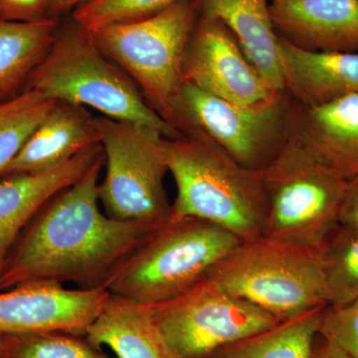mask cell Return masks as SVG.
Returning a JSON list of instances; mask_svg holds the SVG:
<instances>
[{"mask_svg":"<svg viewBox=\"0 0 358 358\" xmlns=\"http://www.w3.org/2000/svg\"><path fill=\"white\" fill-rule=\"evenodd\" d=\"M105 155L74 185L54 195L31 219L0 275V291L20 285L102 286L155 227L103 213L99 178Z\"/></svg>","mask_w":358,"mask_h":358,"instance_id":"cell-1","label":"cell"},{"mask_svg":"<svg viewBox=\"0 0 358 358\" xmlns=\"http://www.w3.org/2000/svg\"><path fill=\"white\" fill-rule=\"evenodd\" d=\"M176 182L171 217H196L232 233L241 242L265 234L268 195L262 171H251L201 136L164 138Z\"/></svg>","mask_w":358,"mask_h":358,"instance_id":"cell-2","label":"cell"},{"mask_svg":"<svg viewBox=\"0 0 358 358\" xmlns=\"http://www.w3.org/2000/svg\"><path fill=\"white\" fill-rule=\"evenodd\" d=\"M25 90L56 102L92 108L110 119L145 124L166 138L183 136L150 107L133 80L71 15L60 20L48 53Z\"/></svg>","mask_w":358,"mask_h":358,"instance_id":"cell-3","label":"cell"},{"mask_svg":"<svg viewBox=\"0 0 358 358\" xmlns=\"http://www.w3.org/2000/svg\"><path fill=\"white\" fill-rule=\"evenodd\" d=\"M240 243L203 219L171 217L150 231L103 285L113 296L140 305L164 303L203 282Z\"/></svg>","mask_w":358,"mask_h":358,"instance_id":"cell-4","label":"cell"},{"mask_svg":"<svg viewBox=\"0 0 358 358\" xmlns=\"http://www.w3.org/2000/svg\"><path fill=\"white\" fill-rule=\"evenodd\" d=\"M208 278L280 322L329 306L317 249L275 238L241 242Z\"/></svg>","mask_w":358,"mask_h":358,"instance_id":"cell-5","label":"cell"},{"mask_svg":"<svg viewBox=\"0 0 358 358\" xmlns=\"http://www.w3.org/2000/svg\"><path fill=\"white\" fill-rule=\"evenodd\" d=\"M199 17L195 0H178L147 17L92 33L101 51L133 80L166 121L185 84L183 62Z\"/></svg>","mask_w":358,"mask_h":358,"instance_id":"cell-6","label":"cell"},{"mask_svg":"<svg viewBox=\"0 0 358 358\" xmlns=\"http://www.w3.org/2000/svg\"><path fill=\"white\" fill-rule=\"evenodd\" d=\"M291 106L286 90L265 102L239 105L185 83L166 121L183 136L215 143L242 166L263 171L288 141Z\"/></svg>","mask_w":358,"mask_h":358,"instance_id":"cell-7","label":"cell"},{"mask_svg":"<svg viewBox=\"0 0 358 358\" xmlns=\"http://www.w3.org/2000/svg\"><path fill=\"white\" fill-rule=\"evenodd\" d=\"M105 155L99 199L110 217L157 227L171 217L164 136L138 122L95 117Z\"/></svg>","mask_w":358,"mask_h":358,"instance_id":"cell-8","label":"cell"},{"mask_svg":"<svg viewBox=\"0 0 358 358\" xmlns=\"http://www.w3.org/2000/svg\"><path fill=\"white\" fill-rule=\"evenodd\" d=\"M262 174L268 204L264 236L319 249L339 223L346 180L289 141Z\"/></svg>","mask_w":358,"mask_h":358,"instance_id":"cell-9","label":"cell"},{"mask_svg":"<svg viewBox=\"0 0 358 358\" xmlns=\"http://www.w3.org/2000/svg\"><path fill=\"white\" fill-rule=\"evenodd\" d=\"M145 307L178 358H208L281 322L209 278L178 298Z\"/></svg>","mask_w":358,"mask_h":358,"instance_id":"cell-10","label":"cell"},{"mask_svg":"<svg viewBox=\"0 0 358 358\" xmlns=\"http://www.w3.org/2000/svg\"><path fill=\"white\" fill-rule=\"evenodd\" d=\"M183 80L239 105L265 102L282 92L257 72L222 21L203 16H199L186 49Z\"/></svg>","mask_w":358,"mask_h":358,"instance_id":"cell-11","label":"cell"},{"mask_svg":"<svg viewBox=\"0 0 358 358\" xmlns=\"http://www.w3.org/2000/svg\"><path fill=\"white\" fill-rule=\"evenodd\" d=\"M110 296L103 285L68 289L31 282L0 291V333L64 331L85 336Z\"/></svg>","mask_w":358,"mask_h":358,"instance_id":"cell-12","label":"cell"},{"mask_svg":"<svg viewBox=\"0 0 358 358\" xmlns=\"http://www.w3.org/2000/svg\"><path fill=\"white\" fill-rule=\"evenodd\" d=\"M288 141L338 178L358 176V94L320 106L292 99Z\"/></svg>","mask_w":358,"mask_h":358,"instance_id":"cell-13","label":"cell"},{"mask_svg":"<svg viewBox=\"0 0 358 358\" xmlns=\"http://www.w3.org/2000/svg\"><path fill=\"white\" fill-rule=\"evenodd\" d=\"M279 38L301 50L358 53V0H273Z\"/></svg>","mask_w":358,"mask_h":358,"instance_id":"cell-14","label":"cell"},{"mask_svg":"<svg viewBox=\"0 0 358 358\" xmlns=\"http://www.w3.org/2000/svg\"><path fill=\"white\" fill-rule=\"evenodd\" d=\"M103 155L102 145H96L43 173L17 174L0 180V275L39 209L54 195L74 185Z\"/></svg>","mask_w":358,"mask_h":358,"instance_id":"cell-15","label":"cell"},{"mask_svg":"<svg viewBox=\"0 0 358 358\" xmlns=\"http://www.w3.org/2000/svg\"><path fill=\"white\" fill-rule=\"evenodd\" d=\"M96 145H101V138L95 117L82 106L57 102L1 178L43 173Z\"/></svg>","mask_w":358,"mask_h":358,"instance_id":"cell-16","label":"cell"},{"mask_svg":"<svg viewBox=\"0 0 358 358\" xmlns=\"http://www.w3.org/2000/svg\"><path fill=\"white\" fill-rule=\"evenodd\" d=\"M285 90L296 102L324 105L358 94V53L301 50L280 38Z\"/></svg>","mask_w":358,"mask_h":358,"instance_id":"cell-17","label":"cell"},{"mask_svg":"<svg viewBox=\"0 0 358 358\" xmlns=\"http://www.w3.org/2000/svg\"><path fill=\"white\" fill-rule=\"evenodd\" d=\"M199 16L227 26L257 72L277 91H285L280 38L273 25V0H195Z\"/></svg>","mask_w":358,"mask_h":358,"instance_id":"cell-18","label":"cell"},{"mask_svg":"<svg viewBox=\"0 0 358 358\" xmlns=\"http://www.w3.org/2000/svg\"><path fill=\"white\" fill-rule=\"evenodd\" d=\"M85 338L101 350L108 346L115 358H178L145 306L112 294Z\"/></svg>","mask_w":358,"mask_h":358,"instance_id":"cell-19","label":"cell"},{"mask_svg":"<svg viewBox=\"0 0 358 358\" xmlns=\"http://www.w3.org/2000/svg\"><path fill=\"white\" fill-rule=\"evenodd\" d=\"M59 18L33 22L0 20V102L18 95L20 87L48 53Z\"/></svg>","mask_w":358,"mask_h":358,"instance_id":"cell-20","label":"cell"},{"mask_svg":"<svg viewBox=\"0 0 358 358\" xmlns=\"http://www.w3.org/2000/svg\"><path fill=\"white\" fill-rule=\"evenodd\" d=\"M327 307L279 322L221 348L208 358H312L313 343Z\"/></svg>","mask_w":358,"mask_h":358,"instance_id":"cell-21","label":"cell"},{"mask_svg":"<svg viewBox=\"0 0 358 358\" xmlns=\"http://www.w3.org/2000/svg\"><path fill=\"white\" fill-rule=\"evenodd\" d=\"M317 251L329 307H343L357 300L358 227L338 223Z\"/></svg>","mask_w":358,"mask_h":358,"instance_id":"cell-22","label":"cell"},{"mask_svg":"<svg viewBox=\"0 0 358 358\" xmlns=\"http://www.w3.org/2000/svg\"><path fill=\"white\" fill-rule=\"evenodd\" d=\"M56 103L34 90L0 102V178Z\"/></svg>","mask_w":358,"mask_h":358,"instance_id":"cell-23","label":"cell"},{"mask_svg":"<svg viewBox=\"0 0 358 358\" xmlns=\"http://www.w3.org/2000/svg\"><path fill=\"white\" fill-rule=\"evenodd\" d=\"M6 358H112L82 336L64 331L6 334Z\"/></svg>","mask_w":358,"mask_h":358,"instance_id":"cell-24","label":"cell"},{"mask_svg":"<svg viewBox=\"0 0 358 358\" xmlns=\"http://www.w3.org/2000/svg\"><path fill=\"white\" fill-rule=\"evenodd\" d=\"M178 0H90L70 14L94 33L106 26L141 20L166 8Z\"/></svg>","mask_w":358,"mask_h":358,"instance_id":"cell-25","label":"cell"},{"mask_svg":"<svg viewBox=\"0 0 358 358\" xmlns=\"http://www.w3.org/2000/svg\"><path fill=\"white\" fill-rule=\"evenodd\" d=\"M320 334L350 357L358 358V299L343 307L327 306L320 320Z\"/></svg>","mask_w":358,"mask_h":358,"instance_id":"cell-26","label":"cell"},{"mask_svg":"<svg viewBox=\"0 0 358 358\" xmlns=\"http://www.w3.org/2000/svg\"><path fill=\"white\" fill-rule=\"evenodd\" d=\"M51 0H0V20L33 22L50 18Z\"/></svg>","mask_w":358,"mask_h":358,"instance_id":"cell-27","label":"cell"},{"mask_svg":"<svg viewBox=\"0 0 358 358\" xmlns=\"http://www.w3.org/2000/svg\"><path fill=\"white\" fill-rule=\"evenodd\" d=\"M339 223L358 227V176L346 180Z\"/></svg>","mask_w":358,"mask_h":358,"instance_id":"cell-28","label":"cell"},{"mask_svg":"<svg viewBox=\"0 0 358 358\" xmlns=\"http://www.w3.org/2000/svg\"><path fill=\"white\" fill-rule=\"evenodd\" d=\"M312 358H352L339 346L322 334H317L313 343Z\"/></svg>","mask_w":358,"mask_h":358,"instance_id":"cell-29","label":"cell"},{"mask_svg":"<svg viewBox=\"0 0 358 358\" xmlns=\"http://www.w3.org/2000/svg\"><path fill=\"white\" fill-rule=\"evenodd\" d=\"M90 0H51L50 18H59L60 20L63 15L72 13L75 9L86 3Z\"/></svg>","mask_w":358,"mask_h":358,"instance_id":"cell-30","label":"cell"},{"mask_svg":"<svg viewBox=\"0 0 358 358\" xmlns=\"http://www.w3.org/2000/svg\"><path fill=\"white\" fill-rule=\"evenodd\" d=\"M6 334L0 333V358H6Z\"/></svg>","mask_w":358,"mask_h":358,"instance_id":"cell-31","label":"cell"}]
</instances>
